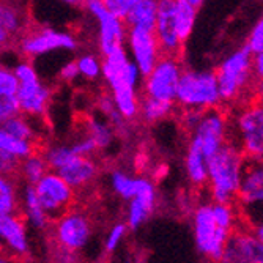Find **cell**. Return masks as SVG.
Listing matches in <instances>:
<instances>
[{
  "mask_svg": "<svg viewBox=\"0 0 263 263\" xmlns=\"http://www.w3.org/2000/svg\"><path fill=\"white\" fill-rule=\"evenodd\" d=\"M248 159L232 140L208 162L206 187L211 202L235 203Z\"/></svg>",
  "mask_w": 263,
  "mask_h": 263,
  "instance_id": "277c9868",
  "label": "cell"
},
{
  "mask_svg": "<svg viewBox=\"0 0 263 263\" xmlns=\"http://www.w3.org/2000/svg\"><path fill=\"white\" fill-rule=\"evenodd\" d=\"M202 7H203L202 0H174L175 32L183 44L193 35L197 16Z\"/></svg>",
  "mask_w": 263,
  "mask_h": 263,
  "instance_id": "44dd1931",
  "label": "cell"
},
{
  "mask_svg": "<svg viewBox=\"0 0 263 263\" xmlns=\"http://www.w3.org/2000/svg\"><path fill=\"white\" fill-rule=\"evenodd\" d=\"M59 78H60L63 82H68V84L74 82V81L79 78V69H78L76 60H69V62H66V63L60 68V71H59Z\"/></svg>",
  "mask_w": 263,
  "mask_h": 263,
  "instance_id": "60d3db41",
  "label": "cell"
},
{
  "mask_svg": "<svg viewBox=\"0 0 263 263\" xmlns=\"http://www.w3.org/2000/svg\"><path fill=\"white\" fill-rule=\"evenodd\" d=\"M216 263H263V245L251 229H236Z\"/></svg>",
  "mask_w": 263,
  "mask_h": 263,
  "instance_id": "2e32d148",
  "label": "cell"
},
{
  "mask_svg": "<svg viewBox=\"0 0 263 263\" xmlns=\"http://www.w3.org/2000/svg\"><path fill=\"white\" fill-rule=\"evenodd\" d=\"M76 65L79 69V78H84L85 81H97L101 78L103 59L100 55L85 52L76 59Z\"/></svg>",
  "mask_w": 263,
  "mask_h": 263,
  "instance_id": "d6a6232c",
  "label": "cell"
},
{
  "mask_svg": "<svg viewBox=\"0 0 263 263\" xmlns=\"http://www.w3.org/2000/svg\"><path fill=\"white\" fill-rule=\"evenodd\" d=\"M93 236V222L88 214L79 208H69L54 219L52 238L57 248L82 252Z\"/></svg>",
  "mask_w": 263,
  "mask_h": 263,
  "instance_id": "8fae6325",
  "label": "cell"
},
{
  "mask_svg": "<svg viewBox=\"0 0 263 263\" xmlns=\"http://www.w3.org/2000/svg\"><path fill=\"white\" fill-rule=\"evenodd\" d=\"M71 150L76 156H93L98 152L97 143H95L87 134H82L81 137H78L76 140H73L69 143Z\"/></svg>",
  "mask_w": 263,
  "mask_h": 263,
  "instance_id": "8d00e7d4",
  "label": "cell"
},
{
  "mask_svg": "<svg viewBox=\"0 0 263 263\" xmlns=\"http://www.w3.org/2000/svg\"><path fill=\"white\" fill-rule=\"evenodd\" d=\"M101 78L104 79L114 104L125 120H134L139 115V88L142 74L131 62L125 47L103 57Z\"/></svg>",
  "mask_w": 263,
  "mask_h": 263,
  "instance_id": "3957f363",
  "label": "cell"
},
{
  "mask_svg": "<svg viewBox=\"0 0 263 263\" xmlns=\"http://www.w3.org/2000/svg\"><path fill=\"white\" fill-rule=\"evenodd\" d=\"M252 74L255 82H263V52L252 55Z\"/></svg>",
  "mask_w": 263,
  "mask_h": 263,
  "instance_id": "ee69618b",
  "label": "cell"
},
{
  "mask_svg": "<svg viewBox=\"0 0 263 263\" xmlns=\"http://www.w3.org/2000/svg\"><path fill=\"white\" fill-rule=\"evenodd\" d=\"M14 41H16V40H14L7 30H4L2 27H0V49H5V47L11 46Z\"/></svg>",
  "mask_w": 263,
  "mask_h": 263,
  "instance_id": "f6af8a7d",
  "label": "cell"
},
{
  "mask_svg": "<svg viewBox=\"0 0 263 263\" xmlns=\"http://www.w3.org/2000/svg\"><path fill=\"white\" fill-rule=\"evenodd\" d=\"M245 47L252 55L263 52V14L254 22V26L249 30V35L246 38Z\"/></svg>",
  "mask_w": 263,
  "mask_h": 263,
  "instance_id": "e575fe53",
  "label": "cell"
},
{
  "mask_svg": "<svg viewBox=\"0 0 263 263\" xmlns=\"http://www.w3.org/2000/svg\"><path fill=\"white\" fill-rule=\"evenodd\" d=\"M78 47L79 41L73 33L54 27H29L17 40L19 52L29 60L55 51H76Z\"/></svg>",
  "mask_w": 263,
  "mask_h": 263,
  "instance_id": "30bf717a",
  "label": "cell"
},
{
  "mask_svg": "<svg viewBox=\"0 0 263 263\" xmlns=\"http://www.w3.org/2000/svg\"><path fill=\"white\" fill-rule=\"evenodd\" d=\"M13 73L17 81L16 101L19 114L32 120L46 117L52 100V90L47 87L30 60H21L14 65Z\"/></svg>",
  "mask_w": 263,
  "mask_h": 263,
  "instance_id": "ba28073f",
  "label": "cell"
},
{
  "mask_svg": "<svg viewBox=\"0 0 263 263\" xmlns=\"http://www.w3.org/2000/svg\"><path fill=\"white\" fill-rule=\"evenodd\" d=\"M183 65L178 57L162 55L152 73L143 78L142 97L175 104L177 87L183 73Z\"/></svg>",
  "mask_w": 263,
  "mask_h": 263,
  "instance_id": "7c38bea8",
  "label": "cell"
},
{
  "mask_svg": "<svg viewBox=\"0 0 263 263\" xmlns=\"http://www.w3.org/2000/svg\"><path fill=\"white\" fill-rule=\"evenodd\" d=\"M230 140L248 161H263V104L249 100L229 117Z\"/></svg>",
  "mask_w": 263,
  "mask_h": 263,
  "instance_id": "52a82bcc",
  "label": "cell"
},
{
  "mask_svg": "<svg viewBox=\"0 0 263 263\" xmlns=\"http://www.w3.org/2000/svg\"><path fill=\"white\" fill-rule=\"evenodd\" d=\"M17 114H19V107H17L16 97L0 93V126Z\"/></svg>",
  "mask_w": 263,
  "mask_h": 263,
  "instance_id": "74e56055",
  "label": "cell"
},
{
  "mask_svg": "<svg viewBox=\"0 0 263 263\" xmlns=\"http://www.w3.org/2000/svg\"><path fill=\"white\" fill-rule=\"evenodd\" d=\"M175 104L183 110L208 112L219 109L222 101L214 71L183 68L177 87Z\"/></svg>",
  "mask_w": 263,
  "mask_h": 263,
  "instance_id": "8992f818",
  "label": "cell"
},
{
  "mask_svg": "<svg viewBox=\"0 0 263 263\" xmlns=\"http://www.w3.org/2000/svg\"><path fill=\"white\" fill-rule=\"evenodd\" d=\"M106 8L120 21L125 22L126 16L129 14L134 0H103Z\"/></svg>",
  "mask_w": 263,
  "mask_h": 263,
  "instance_id": "f35d334b",
  "label": "cell"
},
{
  "mask_svg": "<svg viewBox=\"0 0 263 263\" xmlns=\"http://www.w3.org/2000/svg\"><path fill=\"white\" fill-rule=\"evenodd\" d=\"M21 184L17 177L0 175V218L19 214Z\"/></svg>",
  "mask_w": 263,
  "mask_h": 263,
  "instance_id": "d4e9b609",
  "label": "cell"
},
{
  "mask_svg": "<svg viewBox=\"0 0 263 263\" xmlns=\"http://www.w3.org/2000/svg\"><path fill=\"white\" fill-rule=\"evenodd\" d=\"M2 128L14 136L16 139L19 140H24V142H30V143H35V145L40 147V134L38 131L35 129L33 126V122H32V118L26 117V115H22V114H17L14 117H11L10 120H7Z\"/></svg>",
  "mask_w": 263,
  "mask_h": 263,
  "instance_id": "83f0119b",
  "label": "cell"
},
{
  "mask_svg": "<svg viewBox=\"0 0 263 263\" xmlns=\"http://www.w3.org/2000/svg\"><path fill=\"white\" fill-rule=\"evenodd\" d=\"M123 263H134V261H133V260H129V258H126V260H125Z\"/></svg>",
  "mask_w": 263,
  "mask_h": 263,
  "instance_id": "c3c4849f",
  "label": "cell"
},
{
  "mask_svg": "<svg viewBox=\"0 0 263 263\" xmlns=\"http://www.w3.org/2000/svg\"><path fill=\"white\" fill-rule=\"evenodd\" d=\"M174 106L171 103H162L158 100H152V98H140V104H139V115L143 118V122L147 123H156L161 122L164 118L169 117L174 112Z\"/></svg>",
  "mask_w": 263,
  "mask_h": 263,
  "instance_id": "4dcf8cb0",
  "label": "cell"
},
{
  "mask_svg": "<svg viewBox=\"0 0 263 263\" xmlns=\"http://www.w3.org/2000/svg\"><path fill=\"white\" fill-rule=\"evenodd\" d=\"M222 104L240 106L254 98L255 79L252 74V54L246 47L226 55L214 69Z\"/></svg>",
  "mask_w": 263,
  "mask_h": 263,
  "instance_id": "5b68a950",
  "label": "cell"
},
{
  "mask_svg": "<svg viewBox=\"0 0 263 263\" xmlns=\"http://www.w3.org/2000/svg\"><path fill=\"white\" fill-rule=\"evenodd\" d=\"M85 134L97 143L98 150H106L112 145L115 139V131L106 118L88 117L85 122Z\"/></svg>",
  "mask_w": 263,
  "mask_h": 263,
  "instance_id": "4316f807",
  "label": "cell"
},
{
  "mask_svg": "<svg viewBox=\"0 0 263 263\" xmlns=\"http://www.w3.org/2000/svg\"><path fill=\"white\" fill-rule=\"evenodd\" d=\"M19 162L17 159L5 155L0 152V175L5 177H17V171H19Z\"/></svg>",
  "mask_w": 263,
  "mask_h": 263,
  "instance_id": "ab89813d",
  "label": "cell"
},
{
  "mask_svg": "<svg viewBox=\"0 0 263 263\" xmlns=\"http://www.w3.org/2000/svg\"><path fill=\"white\" fill-rule=\"evenodd\" d=\"M158 17V2L156 0H134L133 8L125 19L128 29H143L155 30Z\"/></svg>",
  "mask_w": 263,
  "mask_h": 263,
  "instance_id": "cb8c5ba5",
  "label": "cell"
},
{
  "mask_svg": "<svg viewBox=\"0 0 263 263\" xmlns=\"http://www.w3.org/2000/svg\"><path fill=\"white\" fill-rule=\"evenodd\" d=\"M153 33L158 40L162 55L178 57L183 49V43L175 32L174 0H159L158 2V17Z\"/></svg>",
  "mask_w": 263,
  "mask_h": 263,
  "instance_id": "d6986e66",
  "label": "cell"
},
{
  "mask_svg": "<svg viewBox=\"0 0 263 263\" xmlns=\"http://www.w3.org/2000/svg\"><path fill=\"white\" fill-rule=\"evenodd\" d=\"M19 214L26 219L27 226H32L33 229L44 230L49 227V216L44 213L40 199L36 196L35 186L22 184L21 186V210Z\"/></svg>",
  "mask_w": 263,
  "mask_h": 263,
  "instance_id": "7402d4cb",
  "label": "cell"
},
{
  "mask_svg": "<svg viewBox=\"0 0 263 263\" xmlns=\"http://www.w3.org/2000/svg\"><path fill=\"white\" fill-rule=\"evenodd\" d=\"M47 172H49V167H47L43 152L36 150L35 153H32L30 156L19 162L17 177H21L24 184L35 186Z\"/></svg>",
  "mask_w": 263,
  "mask_h": 263,
  "instance_id": "484cf974",
  "label": "cell"
},
{
  "mask_svg": "<svg viewBox=\"0 0 263 263\" xmlns=\"http://www.w3.org/2000/svg\"><path fill=\"white\" fill-rule=\"evenodd\" d=\"M126 52L131 62L139 68L142 78L152 73L159 59L162 57L158 40L152 30L128 29L126 33Z\"/></svg>",
  "mask_w": 263,
  "mask_h": 263,
  "instance_id": "9a60e30c",
  "label": "cell"
},
{
  "mask_svg": "<svg viewBox=\"0 0 263 263\" xmlns=\"http://www.w3.org/2000/svg\"><path fill=\"white\" fill-rule=\"evenodd\" d=\"M4 252V249H2V246H0V254H2Z\"/></svg>",
  "mask_w": 263,
  "mask_h": 263,
  "instance_id": "681fc988",
  "label": "cell"
},
{
  "mask_svg": "<svg viewBox=\"0 0 263 263\" xmlns=\"http://www.w3.org/2000/svg\"><path fill=\"white\" fill-rule=\"evenodd\" d=\"M254 100L263 104V82H257L254 88Z\"/></svg>",
  "mask_w": 263,
  "mask_h": 263,
  "instance_id": "bcb514c9",
  "label": "cell"
},
{
  "mask_svg": "<svg viewBox=\"0 0 263 263\" xmlns=\"http://www.w3.org/2000/svg\"><path fill=\"white\" fill-rule=\"evenodd\" d=\"M241 226L235 203L200 202L193 210V236L197 252L208 261L216 263L233 232Z\"/></svg>",
  "mask_w": 263,
  "mask_h": 263,
  "instance_id": "7a4b0ae2",
  "label": "cell"
},
{
  "mask_svg": "<svg viewBox=\"0 0 263 263\" xmlns=\"http://www.w3.org/2000/svg\"><path fill=\"white\" fill-rule=\"evenodd\" d=\"M57 174L74 191H79L97 180L100 167L93 156H74Z\"/></svg>",
  "mask_w": 263,
  "mask_h": 263,
  "instance_id": "ffe728a7",
  "label": "cell"
},
{
  "mask_svg": "<svg viewBox=\"0 0 263 263\" xmlns=\"http://www.w3.org/2000/svg\"><path fill=\"white\" fill-rule=\"evenodd\" d=\"M251 232L257 236V240L263 245V222H260V224L254 226V227L251 229Z\"/></svg>",
  "mask_w": 263,
  "mask_h": 263,
  "instance_id": "7dc6e473",
  "label": "cell"
},
{
  "mask_svg": "<svg viewBox=\"0 0 263 263\" xmlns=\"http://www.w3.org/2000/svg\"><path fill=\"white\" fill-rule=\"evenodd\" d=\"M235 205L245 227L263 222V161L246 162Z\"/></svg>",
  "mask_w": 263,
  "mask_h": 263,
  "instance_id": "9c48e42d",
  "label": "cell"
},
{
  "mask_svg": "<svg viewBox=\"0 0 263 263\" xmlns=\"http://www.w3.org/2000/svg\"><path fill=\"white\" fill-rule=\"evenodd\" d=\"M0 27L17 41L22 33L29 29L26 8L11 2H0Z\"/></svg>",
  "mask_w": 263,
  "mask_h": 263,
  "instance_id": "603a6c76",
  "label": "cell"
},
{
  "mask_svg": "<svg viewBox=\"0 0 263 263\" xmlns=\"http://www.w3.org/2000/svg\"><path fill=\"white\" fill-rule=\"evenodd\" d=\"M38 148L40 147L35 145V143L19 140L14 136L8 134L2 126H0V152L2 153L17 159V161H22L27 156H30L32 153H35Z\"/></svg>",
  "mask_w": 263,
  "mask_h": 263,
  "instance_id": "f1b7e54d",
  "label": "cell"
},
{
  "mask_svg": "<svg viewBox=\"0 0 263 263\" xmlns=\"http://www.w3.org/2000/svg\"><path fill=\"white\" fill-rule=\"evenodd\" d=\"M109 186L118 197L129 202L136 196L137 177H133L122 169H114L109 174Z\"/></svg>",
  "mask_w": 263,
  "mask_h": 263,
  "instance_id": "f546056e",
  "label": "cell"
},
{
  "mask_svg": "<svg viewBox=\"0 0 263 263\" xmlns=\"http://www.w3.org/2000/svg\"><path fill=\"white\" fill-rule=\"evenodd\" d=\"M43 156L47 162L49 171L57 174L76 155L73 153V150H71L69 143H51V145H47L43 150Z\"/></svg>",
  "mask_w": 263,
  "mask_h": 263,
  "instance_id": "1f68e13d",
  "label": "cell"
},
{
  "mask_svg": "<svg viewBox=\"0 0 263 263\" xmlns=\"http://www.w3.org/2000/svg\"><path fill=\"white\" fill-rule=\"evenodd\" d=\"M17 91V81L13 73V68H8L0 63V93L16 97Z\"/></svg>",
  "mask_w": 263,
  "mask_h": 263,
  "instance_id": "d590c367",
  "label": "cell"
},
{
  "mask_svg": "<svg viewBox=\"0 0 263 263\" xmlns=\"http://www.w3.org/2000/svg\"><path fill=\"white\" fill-rule=\"evenodd\" d=\"M35 191L44 213L51 221L62 216L69 208H73L76 199V191L59 174L51 171L35 184Z\"/></svg>",
  "mask_w": 263,
  "mask_h": 263,
  "instance_id": "5bb4252c",
  "label": "cell"
},
{
  "mask_svg": "<svg viewBox=\"0 0 263 263\" xmlns=\"http://www.w3.org/2000/svg\"><path fill=\"white\" fill-rule=\"evenodd\" d=\"M230 140V120L227 112L213 109L203 112L199 125L189 133L184 153V171L189 183L196 187L206 186L208 162Z\"/></svg>",
  "mask_w": 263,
  "mask_h": 263,
  "instance_id": "6da1fadb",
  "label": "cell"
},
{
  "mask_svg": "<svg viewBox=\"0 0 263 263\" xmlns=\"http://www.w3.org/2000/svg\"><path fill=\"white\" fill-rule=\"evenodd\" d=\"M158 203V191L150 178L137 177L136 196L128 202L126 208V226L131 230H137L148 221L155 213Z\"/></svg>",
  "mask_w": 263,
  "mask_h": 263,
  "instance_id": "ac0fdd59",
  "label": "cell"
},
{
  "mask_svg": "<svg viewBox=\"0 0 263 263\" xmlns=\"http://www.w3.org/2000/svg\"><path fill=\"white\" fill-rule=\"evenodd\" d=\"M88 14L97 22V46L101 57H107L125 47L128 27L123 21L115 17L103 0H90L84 4Z\"/></svg>",
  "mask_w": 263,
  "mask_h": 263,
  "instance_id": "4fadbf2b",
  "label": "cell"
},
{
  "mask_svg": "<svg viewBox=\"0 0 263 263\" xmlns=\"http://www.w3.org/2000/svg\"><path fill=\"white\" fill-rule=\"evenodd\" d=\"M128 226H126V222H115L110 229H109V232H107V235H106V240H104V251L106 252H109V254H112V252H115L117 249H118V246L122 245V241L125 240V236L128 235Z\"/></svg>",
  "mask_w": 263,
  "mask_h": 263,
  "instance_id": "836d02e7",
  "label": "cell"
},
{
  "mask_svg": "<svg viewBox=\"0 0 263 263\" xmlns=\"http://www.w3.org/2000/svg\"><path fill=\"white\" fill-rule=\"evenodd\" d=\"M54 263H81V254L55 246V249H54Z\"/></svg>",
  "mask_w": 263,
  "mask_h": 263,
  "instance_id": "b9f144b4",
  "label": "cell"
},
{
  "mask_svg": "<svg viewBox=\"0 0 263 263\" xmlns=\"http://www.w3.org/2000/svg\"><path fill=\"white\" fill-rule=\"evenodd\" d=\"M0 246L4 252L17 260H24L30 254L29 226L21 214L0 218Z\"/></svg>",
  "mask_w": 263,
  "mask_h": 263,
  "instance_id": "e0dca14e",
  "label": "cell"
},
{
  "mask_svg": "<svg viewBox=\"0 0 263 263\" xmlns=\"http://www.w3.org/2000/svg\"><path fill=\"white\" fill-rule=\"evenodd\" d=\"M202 115H203V112H200V110H183V120H181V123L186 128V131L193 133L194 128L199 125Z\"/></svg>",
  "mask_w": 263,
  "mask_h": 263,
  "instance_id": "7bdbcfd3",
  "label": "cell"
}]
</instances>
